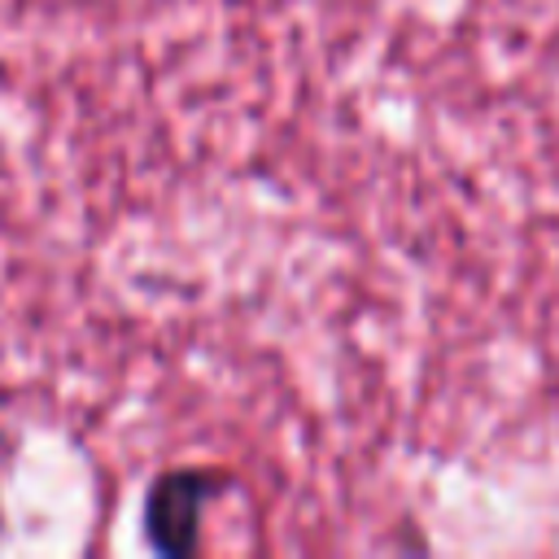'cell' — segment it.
<instances>
[{"mask_svg":"<svg viewBox=\"0 0 559 559\" xmlns=\"http://www.w3.org/2000/svg\"><path fill=\"white\" fill-rule=\"evenodd\" d=\"M210 485H214L210 472H170L153 485V493L144 502V524H148V537L157 550L183 555L197 546V520H201L205 498L214 493Z\"/></svg>","mask_w":559,"mask_h":559,"instance_id":"6da1fadb","label":"cell"}]
</instances>
